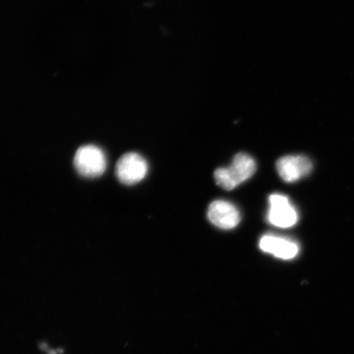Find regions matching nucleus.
Instances as JSON below:
<instances>
[{
    "label": "nucleus",
    "mask_w": 354,
    "mask_h": 354,
    "mask_svg": "<svg viewBox=\"0 0 354 354\" xmlns=\"http://www.w3.org/2000/svg\"><path fill=\"white\" fill-rule=\"evenodd\" d=\"M256 162L250 155L240 153L234 156L231 166L221 167L214 172L216 185L225 190H232L253 176Z\"/></svg>",
    "instance_id": "nucleus-1"
},
{
    "label": "nucleus",
    "mask_w": 354,
    "mask_h": 354,
    "mask_svg": "<svg viewBox=\"0 0 354 354\" xmlns=\"http://www.w3.org/2000/svg\"><path fill=\"white\" fill-rule=\"evenodd\" d=\"M74 166L80 175L95 178L104 174L107 161L100 148L93 145H84L75 154Z\"/></svg>",
    "instance_id": "nucleus-2"
},
{
    "label": "nucleus",
    "mask_w": 354,
    "mask_h": 354,
    "mask_svg": "<svg viewBox=\"0 0 354 354\" xmlns=\"http://www.w3.org/2000/svg\"><path fill=\"white\" fill-rule=\"evenodd\" d=\"M115 172L122 184L135 185L140 183L147 175L148 163L139 153H127L119 158Z\"/></svg>",
    "instance_id": "nucleus-3"
},
{
    "label": "nucleus",
    "mask_w": 354,
    "mask_h": 354,
    "mask_svg": "<svg viewBox=\"0 0 354 354\" xmlns=\"http://www.w3.org/2000/svg\"><path fill=\"white\" fill-rule=\"evenodd\" d=\"M268 223L277 227L290 228L297 223L299 215L290 199L281 194L269 196Z\"/></svg>",
    "instance_id": "nucleus-4"
},
{
    "label": "nucleus",
    "mask_w": 354,
    "mask_h": 354,
    "mask_svg": "<svg viewBox=\"0 0 354 354\" xmlns=\"http://www.w3.org/2000/svg\"><path fill=\"white\" fill-rule=\"evenodd\" d=\"M277 170L283 180L292 183L308 176L313 170V162L304 155H287L278 159Z\"/></svg>",
    "instance_id": "nucleus-5"
},
{
    "label": "nucleus",
    "mask_w": 354,
    "mask_h": 354,
    "mask_svg": "<svg viewBox=\"0 0 354 354\" xmlns=\"http://www.w3.org/2000/svg\"><path fill=\"white\" fill-rule=\"evenodd\" d=\"M207 218L216 227L223 230L236 227L241 220L237 207L225 201L212 202L207 210Z\"/></svg>",
    "instance_id": "nucleus-6"
},
{
    "label": "nucleus",
    "mask_w": 354,
    "mask_h": 354,
    "mask_svg": "<svg viewBox=\"0 0 354 354\" xmlns=\"http://www.w3.org/2000/svg\"><path fill=\"white\" fill-rule=\"evenodd\" d=\"M259 248L264 253L283 260L293 259L299 252L297 243L291 241L290 239L271 234H265L260 239Z\"/></svg>",
    "instance_id": "nucleus-7"
}]
</instances>
